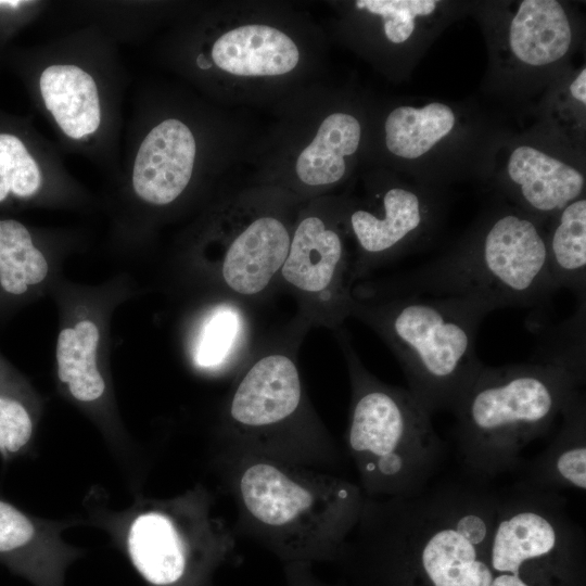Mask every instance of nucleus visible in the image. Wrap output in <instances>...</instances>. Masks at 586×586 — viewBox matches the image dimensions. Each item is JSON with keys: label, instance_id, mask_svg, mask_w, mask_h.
<instances>
[{"label": "nucleus", "instance_id": "nucleus-1", "mask_svg": "<svg viewBox=\"0 0 586 586\" xmlns=\"http://www.w3.org/2000/svg\"><path fill=\"white\" fill-rule=\"evenodd\" d=\"M498 489L467 474L407 497H366L357 546L403 569L407 585L491 586Z\"/></svg>", "mask_w": 586, "mask_h": 586}, {"label": "nucleus", "instance_id": "nucleus-2", "mask_svg": "<svg viewBox=\"0 0 586 586\" xmlns=\"http://www.w3.org/2000/svg\"><path fill=\"white\" fill-rule=\"evenodd\" d=\"M62 153L85 157L114 179L120 166L129 74L119 44L94 24L4 53Z\"/></svg>", "mask_w": 586, "mask_h": 586}, {"label": "nucleus", "instance_id": "nucleus-3", "mask_svg": "<svg viewBox=\"0 0 586 586\" xmlns=\"http://www.w3.org/2000/svg\"><path fill=\"white\" fill-rule=\"evenodd\" d=\"M585 373L559 358L483 365L453 409L467 474L489 482L514 470L522 449L548 432Z\"/></svg>", "mask_w": 586, "mask_h": 586}, {"label": "nucleus", "instance_id": "nucleus-4", "mask_svg": "<svg viewBox=\"0 0 586 586\" xmlns=\"http://www.w3.org/2000/svg\"><path fill=\"white\" fill-rule=\"evenodd\" d=\"M493 308L458 297L387 295L353 288L351 317L372 329L397 358L408 390L432 416L453 411L483 367L475 336Z\"/></svg>", "mask_w": 586, "mask_h": 586}, {"label": "nucleus", "instance_id": "nucleus-5", "mask_svg": "<svg viewBox=\"0 0 586 586\" xmlns=\"http://www.w3.org/2000/svg\"><path fill=\"white\" fill-rule=\"evenodd\" d=\"M387 295L473 300L500 307H538L556 292L547 262L545 233L524 213L492 215L447 254L406 273L355 283Z\"/></svg>", "mask_w": 586, "mask_h": 586}, {"label": "nucleus", "instance_id": "nucleus-6", "mask_svg": "<svg viewBox=\"0 0 586 586\" xmlns=\"http://www.w3.org/2000/svg\"><path fill=\"white\" fill-rule=\"evenodd\" d=\"M334 333L352 390L346 443L364 494L387 498L422 492L446 455L431 415L408 388L386 384L373 375L343 328Z\"/></svg>", "mask_w": 586, "mask_h": 586}, {"label": "nucleus", "instance_id": "nucleus-7", "mask_svg": "<svg viewBox=\"0 0 586 586\" xmlns=\"http://www.w3.org/2000/svg\"><path fill=\"white\" fill-rule=\"evenodd\" d=\"M235 494L254 533L301 559L345 549L366 500L361 487L345 479L263 456L242 461Z\"/></svg>", "mask_w": 586, "mask_h": 586}, {"label": "nucleus", "instance_id": "nucleus-8", "mask_svg": "<svg viewBox=\"0 0 586 586\" xmlns=\"http://www.w3.org/2000/svg\"><path fill=\"white\" fill-rule=\"evenodd\" d=\"M118 542L148 586H203L232 546L206 494L190 491L133 505L118 524Z\"/></svg>", "mask_w": 586, "mask_h": 586}, {"label": "nucleus", "instance_id": "nucleus-9", "mask_svg": "<svg viewBox=\"0 0 586 586\" xmlns=\"http://www.w3.org/2000/svg\"><path fill=\"white\" fill-rule=\"evenodd\" d=\"M201 138L186 115L165 110L154 91L136 90L114 180L133 206L163 211L179 203L198 180Z\"/></svg>", "mask_w": 586, "mask_h": 586}, {"label": "nucleus", "instance_id": "nucleus-10", "mask_svg": "<svg viewBox=\"0 0 586 586\" xmlns=\"http://www.w3.org/2000/svg\"><path fill=\"white\" fill-rule=\"evenodd\" d=\"M584 538L558 492L520 481L498 489L489 569L492 574H509L521 582L526 576L527 586L552 579L561 586L582 553Z\"/></svg>", "mask_w": 586, "mask_h": 586}, {"label": "nucleus", "instance_id": "nucleus-11", "mask_svg": "<svg viewBox=\"0 0 586 586\" xmlns=\"http://www.w3.org/2000/svg\"><path fill=\"white\" fill-rule=\"evenodd\" d=\"M308 329L295 317L284 332L252 349L226 408L232 432L246 437L273 436L317 425L297 366L298 348Z\"/></svg>", "mask_w": 586, "mask_h": 586}, {"label": "nucleus", "instance_id": "nucleus-12", "mask_svg": "<svg viewBox=\"0 0 586 586\" xmlns=\"http://www.w3.org/2000/svg\"><path fill=\"white\" fill-rule=\"evenodd\" d=\"M344 214L313 207L295 220L279 286L296 301V317L311 327L335 331L351 317L353 253L343 231Z\"/></svg>", "mask_w": 586, "mask_h": 586}, {"label": "nucleus", "instance_id": "nucleus-13", "mask_svg": "<svg viewBox=\"0 0 586 586\" xmlns=\"http://www.w3.org/2000/svg\"><path fill=\"white\" fill-rule=\"evenodd\" d=\"M227 213L211 227L201 260L219 297L250 308L279 286L294 226L279 211L259 208L254 203L238 204Z\"/></svg>", "mask_w": 586, "mask_h": 586}, {"label": "nucleus", "instance_id": "nucleus-14", "mask_svg": "<svg viewBox=\"0 0 586 586\" xmlns=\"http://www.w3.org/2000/svg\"><path fill=\"white\" fill-rule=\"evenodd\" d=\"M81 193L61 150L36 129L33 117L0 110V208L75 199Z\"/></svg>", "mask_w": 586, "mask_h": 586}, {"label": "nucleus", "instance_id": "nucleus-15", "mask_svg": "<svg viewBox=\"0 0 586 586\" xmlns=\"http://www.w3.org/2000/svg\"><path fill=\"white\" fill-rule=\"evenodd\" d=\"M430 218L428 200L403 186L386 189L373 206L346 211L345 222L355 241V283L406 251L424 233Z\"/></svg>", "mask_w": 586, "mask_h": 586}, {"label": "nucleus", "instance_id": "nucleus-16", "mask_svg": "<svg viewBox=\"0 0 586 586\" xmlns=\"http://www.w3.org/2000/svg\"><path fill=\"white\" fill-rule=\"evenodd\" d=\"M192 48L176 53L184 71L203 76L217 69L234 76H278L293 71L300 62L294 40L278 28L264 24H247L229 29L216 38L200 37Z\"/></svg>", "mask_w": 586, "mask_h": 586}, {"label": "nucleus", "instance_id": "nucleus-17", "mask_svg": "<svg viewBox=\"0 0 586 586\" xmlns=\"http://www.w3.org/2000/svg\"><path fill=\"white\" fill-rule=\"evenodd\" d=\"M61 530L0 498V563L33 586H64L81 551L61 538Z\"/></svg>", "mask_w": 586, "mask_h": 586}, {"label": "nucleus", "instance_id": "nucleus-18", "mask_svg": "<svg viewBox=\"0 0 586 586\" xmlns=\"http://www.w3.org/2000/svg\"><path fill=\"white\" fill-rule=\"evenodd\" d=\"M508 191L534 220L552 218L582 196L584 174L576 167L533 145L521 144L508 157Z\"/></svg>", "mask_w": 586, "mask_h": 586}, {"label": "nucleus", "instance_id": "nucleus-19", "mask_svg": "<svg viewBox=\"0 0 586 586\" xmlns=\"http://www.w3.org/2000/svg\"><path fill=\"white\" fill-rule=\"evenodd\" d=\"M562 422L550 445L525 468L523 482L560 492L586 488V397L577 388L561 409Z\"/></svg>", "mask_w": 586, "mask_h": 586}, {"label": "nucleus", "instance_id": "nucleus-20", "mask_svg": "<svg viewBox=\"0 0 586 586\" xmlns=\"http://www.w3.org/2000/svg\"><path fill=\"white\" fill-rule=\"evenodd\" d=\"M573 43V26L556 0H523L507 29L513 59L527 67H546L563 60Z\"/></svg>", "mask_w": 586, "mask_h": 586}, {"label": "nucleus", "instance_id": "nucleus-21", "mask_svg": "<svg viewBox=\"0 0 586 586\" xmlns=\"http://www.w3.org/2000/svg\"><path fill=\"white\" fill-rule=\"evenodd\" d=\"M249 307L219 297L202 316L192 344L193 364L207 372L241 365L252 352Z\"/></svg>", "mask_w": 586, "mask_h": 586}, {"label": "nucleus", "instance_id": "nucleus-22", "mask_svg": "<svg viewBox=\"0 0 586 586\" xmlns=\"http://www.w3.org/2000/svg\"><path fill=\"white\" fill-rule=\"evenodd\" d=\"M360 140L361 125L356 116L344 112L328 115L296 158L297 179L311 188L337 183L345 176L347 158L357 152Z\"/></svg>", "mask_w": 586, "mask_h": 586}, {"label": "nucleus", "instance_id": "nucleus-23", "mask_svg": "<svg viewBox=\"0 0 586 586\" xmlns=\"http://www.w3.org/2000/svg\"><path fill=\"white\" fill-rule=\"evenodd\" d=\"M552 218L545 233L549 273L557 290L566 288L585 300L586 291V200L569 203Z\"/></svg>", "mask_w": 586, "mask_h": 586}, {"label": "nucleus", "instance_id": "nucleus-24", "mask_svg": "<svg viewBox=\"0 0 586 586\" xmlns=\"http://www.w3.org/2000/svg\"><path fill=\"white\" fill-rule=\"evenodd\" d=\"M99 340V328L89 319L63 328L58 335V378L66 385L71 396L82 404L98 402L106 391V383L97 361Z\"/></svg>", "mask_w": 586, "mask_h": 586}, {"label": "nucleus", "instance_id": "nucleus-25", "mask_svg": "<svg viewBox=\"0 0 586 586\" xmlns=\"http://www.w3.org/2000/svg\"><path fill=\"white\" fill-rule=\"evenodd\" d=\"M454 110L442 102L423 106L402 105L387 115L384 123L385 145L402 160L413 161L431 152L455 129Z\"/></svg>", "mask_w": 586, "mask_h": 586}, {"label": "nucleus", "instance_id": "nucleus-26", "mask_svg": "<svg viewBox=\"0 0 586 586\" xmlns=\"http://www.w3.org/2000/svg\"><path fill=\"white\" fill-rule=\"evenodd\" d=\"M47 257L34 231L13 218H0V300L15 301L42 283Z\"/></svg>", "mask_w": 586, "mask_h": 586}, {"label": "nucleus", "instance_id": "nucleus-27", "mask_svg": "<svg viewBox=\"0 0 586 586\" xmlns=\"http://www.w3.org/2000/svg\"><path fill=\"white\" fill-rule=\"evenodd\" d=\"M35 432L33 403L24 383L0 359V456L25 453Z\"/></svg>", "mask_w": 586, "mask_h": 586}, {"label": "nucleus", "instance_id": "nucleus-28", "mask_svg": "<svg viewBox=\"0 0 586 586\" xmlns=\"http://www.w3.org/2000/svg\"><path fill=\"white\" fill-rule=\"evenodd\" d=\"M437 3L433 0H358L355 7L380 16L385 38L393 44H403L416 33L418 18L432 15Z\"/></svg>", "mask_w": 586, "mask_h": 586}, {"label": "nucleus", "instance_id": "nucleus-29", "mask_svg": "<svg viewBox=\"0 0 586 586\" xmlns=\"http://www.w3.org/2000/svg\"><path fill=\"white\" fill-rule=\"evenodd\" d=\"M51 7L42 0H0V49L23 27L41 17Z\"/></svg>", "mask_w": 586, "mask_h": 586}, {"label": "nucleus", "instance_id": "nucleus-30", "mask_svg": "<svg viewBox=\"0 0 586 586\" xmlns=\"http://www.w3.org/2000/svg\"><path fill=\"white\" fill-rule=\"evenodd\" d=\"M570 95L579 106L586 105V68L583 67L569 86Z\"/></svg>", "mask_w": 586, "mask_h": 586}, {"label": "nucleus", "instance_id": "nucleus-31", "mask_svg": "<svg viewBox=\"0 0 586 586\" xmlns=\"http://www.w3.org/2000/svg\"><path fill=\"white\" fill-rule=\"evenodd\" d=\"M491 586H527L519 578L509 574H493Z\"/></svg>", "mask_w": 586, "mask_h": 586}]
</instances>
